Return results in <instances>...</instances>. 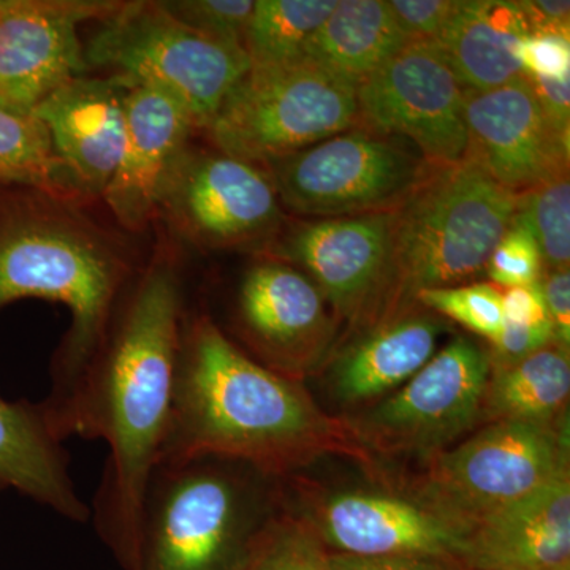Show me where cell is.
<instances>
[{
	"label": "cell",
	"instance_id": "cell-9",
	"mask_svg": "<svg viewBox=\"0 0 570 570\" xmlns=\"http://www.w3.org/2000/svg\"><path fill=\"white\" fill-rule=\"evenodd\" d=\"M569 474V441L554 425L491 422L431 468V510L468 532L483 517Z\"/></svg>",
	"mask_w": 570,
	"mask_h": 570
},
{
	"label": "cell",
	"instance_id": "cell-22",
	"mask_svg": "<svg viewBox=\"0 0 570 570\" xmlns=\"http://www.w3.org/2000/svg\"><path fill=\"white\" fill-rule=\"evenodd\" d=\"M444 330V322L420 305L366 326L333 367L337 400L365 403L406 384L436 354Z\"/></svg>",
	"mask_w": 570,
	"mask_h": 570
},
{
	"label": "cell",
	"instance_id": "cell-3",
	"mask_svg": "<svg viewBox=\"0 0 570 570\" xmlns=\"http://www.w3.org/2000/svg\"><path fill=\"white\" fill-rule=\"evenodd\" d=\"M86 206L29 187H0V313L31 298L70 311L51 360V390L41 401L47 412L80 384L141 268Z\"/></svg>",
	"mask_w": 570,
	"mask_h": 570
},
{
	"label": "cell",
	"instance_id": "cell-26",
	"mask_svg": "<svg viewBox=\"0 0 570 570\" xmlns=\"http://www.w3.org/2000/svg\"><path fill=\"white\" fill-rule=\"evenodd\" d=\"M3 186L29 187L88 204L56 156L43 122L32 112L0 107V187Z\"/></svg>",
	"mask_w": 570,
	"mask_h": 570
},
{
	"label": "cell",
	"instance_id": "cell-2",
	"mask_svg": "<svg viewBox=\"0 0 570 570\" xmlns=\"http://www.w3.org/2000/svg\"><path fill=\"white\" fill-rule=\"evenodd\" d=\"M344 441L298 381L255 362L212 314L187 307L159 461L219 456L281 478Z\"/></svg>",
	"mask_w": 570,
	"mask_h": 570
},
{
	"label": "cell",
	"instance_id": "cell-5",
	"mask_svg": "<svg viewBox=\"0 0 570 570\" xmlns=\"http://www.w3.org/2000/svg\"><path fill=\"white\" fill-rule=\"evenodd\" d=\"M275 475L219 456L163 460L138 513L140 570H230L275 519L262 482Z\"/></svg>",
	"mask_w": 570,
	"mask_h": 570
},
{
	"label": "cell",
	"instance_id": "cell-16",
	"mask_svg": "<svg viewBox=\"0 0 570 570\" xmlns=\"http://www.w3.org/2000/svg\"><path fill=\"white\" fill-rule=\"evenodd\" d=\"M464 119L466 157L510 193L569 174V140L551 127L527 75L490 91H464Z\"/></svg>",
	"mask_w": 570,
	"mask_h": 570
},
{
	"label": "cell",
	"instance_id": "cell-25",
	"mask_svg": "<svg viewBox=\"0 0 570 570\" xmlns=\"http://www.w3.org/2000/svg\"><path fill=\"white\" fill-rule=\"evenodd\" d=\"M569 395V351L551 343L519 362L491 366L483 415L490 422L557 425Z\"/></svg>",
	"mask_w": 570,
	"mask_h": 570
},
{
	"label": "cell",
	"instance_id": "cell-23",
	"mask_svg": "<svg viewBox=\"0 0 570 570\" xmlns=\"http://www.w3.org/2000/svg\"><path fill=\"white\" fill-rule=\"evenodd\" d=\"M528 36L520 2L460 0L434 45L464 91L483 92L524 77L517 50Z\"/></svg>",
	"mask_w": 570,
	"mask_h": 570
},
{
	"label": "cell",
	"instance_id": "cell-20",
	"mask_svg": "<svg viewBox=\"0 0 570 570\" xmlns=\"http://www.w3.org/2000/svg\"><path fill=\"white\" fill-rule=\"evenodd\" d=\"M461 562L471 570H570L569 474L483 517Z\"/></svg>",
	"mask_w": 570,
	"mask_h": 570
},
{
	"label": "cell",
	"instance_id": "cell-4",
	"mask_svg": "<svg viewBox=\"0 0 570 570\" xmlns=\"http://www.w3.org/2000/svg\"><path fill=\"white\" fill-rule=\"evenodd\" d=\"M517 205L519 195L499 186L469 157L455 164H430L392 213L387 272L366 326L414 306L420 291L463 285L487 275Z\"/></svg>",
	"mask_w": 570,
	"mask_h": 570
},
{
	"label": "cell",
	"instance_id": "cell-28",
	"mask_svg": "<svg viewBox=\"0 0 570 570\" xmlns=\"http://www.w3.org/2000/svg\"><path fill=\"white\" fill-rule=\"evenodd\" d=\"M517 217L530 228L542 254L546 272L569 268L570 183L569 174L540 184L519 195Z\"/></svg>",
	"mask_w": 570,
	"mask_h": 570
},
{
	"label": "cell",
	"instance_id": "cell-1",
	"mask_svg": "<svg viewBox=\"0 0 570 570\" xmlns=\"http://www.w3.org/2000/svg\"><path fill=\"white\" fill-rule=\"evenodd\" d=\"M187 307L178 254L160 246L141 265L80 384L47 412L63 442L80 436L108 445L89 509L100 534L132 564L142 494L170 426Z\"/></svg>",
	"mask_w": 570,
	"mask_h": 570
},
{
	"label": "cell",
	"instance_id": "cell-10",
	"mask_svg": "<svg viewBox=\"0 0 570 570\" xmlns=\"http://www.w3.org/2000/svg\"><path fill=\"white\" fill-rule=\"evenodd\" d=\"M159 217L200 249L254 255L272 245L287 220L264 168L194 145L171 175Z\"/></svg>",
	"mask_w": 570,
	"mask_h": 570
},
{
	"label": "cell",
	"instance_id": "cell-21",
	"mask_svg": "<svg viewBox=\"0 0 570 570\" xmlns=\"http://www.w3.org/2000/svg\"><path fill=\"white\" fill-rule=\"evenodd\" d=\"M6 490L32 499L62 519L78 523L91 519V509L71 479L69 452L41 401L0 395V491Z\"/></svg>",
	"mask_w": 570,
	"mask_h": 570
},
{
	"label": "cell",
	"instance_id": "cell-24",
	"mask_svg": "<svg viewBox=\"0 0 570 570\" xmlns=\"http://www.w3.org/2000/svg\"><path fill=\"white\" fill-rule=\"evenodd\" d=\"M407 43L385 0H337L307 43L303 61L355 88Z\"/></svg>",
	"mask_w": 570,
	"mask_h": 570
},
{
	"label": "cell",
	"instance_id": "cell-29",
	"mask_svg": "<svg viewBox=\"0 0 570 570\" xmlns=\"http://www.w3.org/2000/svg\"><path fill=\"white\" fill-rule=\"evenodd\" d=\"M415 305L463 325L494 343L504 328L502 292L494 284L472 283L426 288L415 295Z\"/></svg>",
	"mask_w": 570,
	"mask_h": 570
},
{
	"label": "cell",
	"instance_id": "cell-27",
	"mask_svg": "<svg viewBox=\"0 0 570 570\" xmlns=\"http://www.w3.org/2000/svg\"><path fill=\"white\" fill-rule=\"evenodd\" d=\"M336 3L337 0H257L245 36L250 69L303 61L307 43Z\"/></svg>",
	"mask_w": 570,
	"mask_h": 570
},
{
	"label": "cell",
	"instance_id": "cell-11",
	"mask_svg": "<svg viewBox=\"0 0 570 570\" xmlns=\"http://www.w3.org/2000/svg\"><path fill=\"white\" fill-rule=\"evenodd\" d=\"M490 373L489 352L455 337L396 393L352 420L351 430L384 452L436 453L482 417Z\"/></svg>",
	"mask_w": 570,
	"mask_h": 570
},
{
	"label": "cell",
	"instance_id": "cell-12",
	"mask_svg": "<svg viewBox=\"0 0 570 570\" xmlns=\"http://www.w3.org/2000/svg\"><path fill=\"white\" fill-rule=\"evenodd\" d=\"M358 122L404 138L430 164L468 153L464 89L434 41H411L355 86Z\"/></svg>",
	"mask_w": 570,
	"mask_h": 570
},
{
	"label": "cell",
	"instance_id": "cell-19",
	"mask_svg": "<svg viewBox=\"0 0 570 570\" xmlns=\"http://www.w3.org/2000/svg\"><path fill=\"white\" fill-rule=\"evenodd\" d=\"M316 530L341 553L356 557H430L461 562L468 532L403 499L341 493L317 512ZM463 564V562H461Z\"/></svg>",
	"mask_w": 570,
	"mask_h": 570
},
{
	"label": "cell",
	"instance_id": "cell-15",
	"mask_svg": "<svg viewBox=\"0 0 570 570\" xmlns=\"http://www.w3.org/2000/svg\"><path fill=\"white\" fill-rule=\"evenodd\" d=\"M116 0H0V107L32 112L89 71L78 28L104 21Z\"/></svg>",
	"mask_w": 570,
	"mask_h": 570
},
{
	"label": "cell",
	"instance_id": "cell-6",
	"mask_svg": "<svg viewBox=\"0 0 570 570\" xmlns=\"http://www.w3.org/2000/svg\"><path fill=\"white\" fill-rule=\"evenodd\" d=\"M89 69L110 70L129 88L176 100L206 130L225 97L249 71L245 48L194 31L163 2H121L85 47Z\"/></svg>",
	"mask_w": 570,
	"mask_h": 570
},
{
	"label": "cell",
	"instance_id": "cell-31",
	"mask_svg": "<svg viewBox=\"0 0 570 570\" xmlns=\"http://www.w3.org/2000/svg\"><path fill=\"white\" fill-rule=\"evenodd\" d=\"M163 6L194 31L245 48L254 0H165Z\"/></svg>",
	"mask_w": 570,
	"mask_h": 570
},
{
	"label": "cell",
	"instance_id": "cell-37",
	"mask_svg": "<svg viewBox=\"0 0 570 570\" xmlns=\"http://www.w3.org/2000/svg\"><path fill=\"white\" fill-rule=\"evenodd\" d=\"M504 324L546 325L550 324L540 285L530 287L501 288ZM551 325V324H550Z\"/></svg>",
	"mask_w": 570,
	"mask_h": 570
},
{
	"label": "cell",
	"instance_id": "cell-34",
	"mask_svg": "<svg viewBox=\"0 0 570 570\" xmlns=\"http://www.w3.org/2000/svg\"><path fill=\"white\" fill-rule=\"evenodd\" d=\"M517 58L527 77L562 80L570 77V41L557 36H528L521 40Z\"/></svg>",
	"mask_w": 570,
	"mask_h": 570
},
{
	"label": "cell",
	"instance_id": "cell-7",
	"mask_svg": "<svg viewBox=\"0 0 570 570\" xmlns=\"http://www.w3.org/2000/svg\"><path fill=\"white\" fill-rule=\"evenodd\" d=\"M356 122L354 86L298 61L249 69L205 132L217 151L264 168Z\"/></svg>",
	"mask_w": 570,
	"mask_h": 570
},
{
	"label": "cell",
	"instance_id": "cell-30",
	"mask_svg": "<svg viewBox=\"0 0 570 570\" xmlns=\"http://www.w3.org/2000/svg\"><path fill=\"white\" fill-rule=\"evenodd\" d=\"M246 570H328V554L313 524L292 515H275Z\"/></svg>",
	"mask_w": 570,
	"mask_h": 570
},
{
	"label": "cell",
	"instance_id": "cell-39",
	"mask_svg": "<svg viewBox=\"0 0 570 570\" xmlns=\"http://www.w3.org/2000/svg\"><path fill=\"white\" fill-rule=\"evenodd\" d=\"M530 80L551 127L561 138L569 140L570 77L562 80H540V78H530Z\"/></svg>",
	"mask_w": 570,
	"mask_h": 570
},
{
	"label": "cell",
	"instance_id": "cell-8",
	"mask_svg": "<svg viewBox=\"0 0 570 570\" xmlns=\"http://www.w3.org/2000/svg\"><path fill=\"white\" fill-rule=\"evenodd\" d=\"M428 167L404 138L356 122L264 170L285 214L326 219L395 212Z\"/></svg>",
	"mask_w": 570,
	"mask_h": 570
},
{
	"label": "cell",
	"instance_id": "cell-17",
	"mask_svg": "<svg viewBox=\"0 0 570 570\" xmlns=\"http://www.w3.org/2000/svg\"><path fill=\"white\" fill-rule=\"evenodd\" d=\"M197 127L181 105L149 88H130L126 140L116 174L102 195L124 230H145L159 217L171 175L193 145Z\"/></svg>",
	"mask_w": 570,
	"mask_h": 570
},
{
	"label": "cell",
	"instance_id": "cell-18",
	"mask_svg": "<svg viewBox=\"0 0 570 570\" xmlns=\"http://www.w3.org/2000/svg\"><path fill=\"white\" fill-rule=\"evenodd\" d=\"M130 88L115 77L73 78L33 108L52 149L88 204L102 200L126 140Z\"/></svg>",
	"mask_w": 570,
	"mask_h": 570
},
{
	"label": "cell",
	"instance_id": "cell-36",
	"mask_svg": "<svg viewBox=\"0 0 570 570\" xmlns=\"http://www.w3.org/2000/svg\"><path fill=\"white\" fill-rule=\"evenodd\" d=\"M328 570H466L460 561L430 557L328 554Z\"/></svg>",
	"mask_w": 570,
	"mask_h": 570
},
{
	"label": "cell",
	"instance_id": "cell-33",
	"mask_svg": "<svg viewBox=\"0 0 570 570\" xmlns=\"http://www.w3.org/2000/svg\"><path fill=\"white\" fill-rule=\"evenodd\" d=\"M460 0H390L397 28L411 41H434L455 13Z\"/></svg>",
	"mask_w": 570,
	"mask_h": 570
},
{
	"label": "cell",
	"instance_id": "cell-14",
	"mask_svg": "<svg viewBox=\"0 0 570 570\" xmlns=\"http://www.w3.org/2000/svg\"><path fill=\"white\" fill-rule=\"evenodd\" d=\"M232 324L255 362L298 381L333 336V318L316 284L294 266L257 257L243 273Z\"/></svg>",
	"mask_w": 570,
	"mask_h": 570
},
{
	"label": "cell",
	"instance_id": "cell-13",
	"mask_svg": "<svg viewBox=\"0 0 570 570\" xmlns=\"http://www.w3.org/2000/svg\"><path fill=\"white\" fill-rule=\"evenodd\" d=\"M392 213L296 219L264 253L309 277L325 302L354 325H367L387 272Z\"/></svg>",
	"mask_w": 570,
	"mask_h": 570
},
{
	"label": "cell",
	"instance_id": "cell-32",
	"mask_svg": "<svg viewBox=\"0 0 570 570\" xmlns=\"http://www.w3.org/2000/svg\"><path fill=\"white\" fill-rule=\"evenodd\" d=\"M543 262L538 242L519 217L491 254L487 276L499 288L530 287L542 279Z\"/></svg>",
	"mask_w": 570,
	"mask_h": 570
},
{
	"label": "cell",
	"instance_id": "cell-38",
	"mask_svg": "<svg viewBox=\"0 0 570 570\" xmlns=\"http://www.w3.org/2000/svg\"><path fill=\"white\" fill-rule=\"evenodd\" d=\"M531 36L570 37V2L566 0H521Z\"/></svg>",
	"mask_w": 570,
	"mask_h": 570
},
{
	"label": "cell",
	"instance_id": "cell-35",
	"mask_svg": "<svg viewBox=\"0 0 570 570\" xmlns=\"http://www.w3.org/2000/svg\"><path fill=\"white\" fill-rule=\"evenodd\" d=\"M540 292L549 314L553 344L569 351L570 344V273L569 268L543 272Z\"/></svg>",
	"mask_w": 570,
	"mask_h": 570
}]
</instances>
